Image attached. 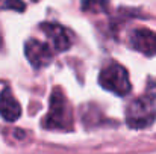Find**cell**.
Masks as SVG:
<instances>
[{"mask_svg": "<svg viewBox=\"0 0 156 154\" xmlns=\"http://www.w3.org/2000/svg\"><path fill=\"white\" fill-rule=\"evenodd\" d=\"M41 125L47 130H62V132L73 130V112L61 88H55L52 91L50 107L47 115L43 118Z\"/></svg>", "mask_w": 156, "mask_h": 154, "instance_id": "1", "label": "cell"}, {"mask_svg": "<svg viewBox=\"0 0 156 154\" xmlns=\"http://www.w3.org/2000/svg\"><path fill=\"white\" fill-rule=\"evenodd\" d=\"M156 119V106L153 98L144 95L135 98L126 109V124L130 128L140 130L152 125Z\"/></svg>", "mask_w": 156, "mask_h": 154, "instance_id": "2", "label": "cell"}, {"mask_svg": "<svg viewBox=\"0 0 156 154\" xmlns=\"http://www.w3.org/2000/svg\"><path fill=\"white\" fill-rule=\"evenodd\" d=\"M99 82H100L102 88H105L109 92H114L115 95H120V97L127 95L132 89L127 70L117 62L106 65L100 71Z\"/></svg>", "mask_w": 156, "mask_h": 154, "instance_id": "3", "label": "cell"}, {"mask_svg": "<svg viewBox=\"0 0 156 154\" xmlns=\"http://www.w3.org/2000/svg\"><path fill=\"white\" fill-rule=\"evenodd\" d=\"M24 54L29 60V63L35 68H44L47 65H50L53 60V53L50 47L38 39H27L24 44Z\"/></svg>", "mask_w": 156, "mask_h": 154, "instance_id": "4", "label": "cell"}, {"mask_svg": "<svg viewBox=\"0 0 156 154\" xmlns=\"http://www.w3.org/2000/svg\"><path fill=\"white\" fill-rule=\"evenodd\" d=\"M129 43L132 46V49L149 57L156 56V32L146 29V27H140L135 29L130 33Z\"/></svg>", "mask_w": 156, "mask_h": 154, "instance_id": "5", "label": "cell"}, {"mask_svg": "<svg viewBox=\"0 0 156 154\" xmlns=\"http://www.w3.org/2000/svg\"><path fill=\"white\" fill-rule=\"evenodd\" d=\"M40 29L50 39L53 49L56 51H65L71 47V33L58 23H43Z\"/></svg>", "mask_w": 156, "mask_h": 154, "instance_id": "6", "label": "cell"}, {"mask_svg": "<svg viewBox=\"0 0 156 154\" xmlns=\"http://www.w3.org/2000/svg\"><path fill=\"white\" fill-rule=\"evenodd\" d=\"M21 115V106L17 101V98L12 95L9 88H5L0 92V116L5 121L14 122Z\"/></svg>", "mask_w": 156, "mask_h": 154, "instance_id": "7", "label": "cell"}, {"mask_svg": "<svg viewBox=\"0 0 156 154\" xmlns=\"http://www.w3.org/2000/svg\"><path fill=\"white\" fill-rule=\"evenodd\" d=\"M108 0H82V9L85 12H94V14H100L108 11Z\"/></svg>", "mask_w": 156, "mask_h": 154, "instance_id": "8", "label": "cell"}, {"mask_svg": "<svg viewBox=\"0 0 156 154\" xmlns=\"http://www.w3.org/2000/svg\"><path fill=\"white\" fill-rule=\"evenodd\" d=\"M6 9L23 12L26 9V5L21 0H0V11H6Z\"/></svg>", "mask_w": 156, "mask_h": 154, "instance_id": "9", "label": "cell"}, {"mask_svg": "<svg viewBox=\"0 0 156 154\" xmlns=\"http://www.w3.org/2000/svg\"><path fill=\"white\" fill-rule=\"evenodd\" d=\"M32 2H38V0H32Z\"/></svg>", "mask_w": 156, "mask_h": 154, "instance_id": "10", "label": "cell"}]
</instances>
